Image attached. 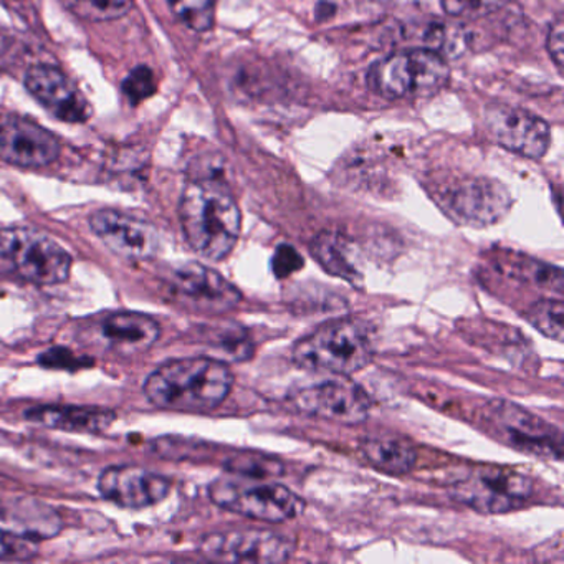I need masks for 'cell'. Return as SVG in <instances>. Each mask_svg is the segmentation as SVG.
I'll return each instance as SVG.
<instances>
[{"mask_svg": "<svg viewBox=\"0 0 564 564\" xmlns=\"http://www.w3.org/2000/svg\"><path fill=\"white\" fill-rule=\"evenodd\" d=\"M204 556L226 563H283L292 557L295 543L270 530H230L207 534L199 544Z\"/></svg>", "mask_w": 564, "mask_h": 564, "instance_id": "cell-10", "label": "cell"}, {"mask_svg": "<svg viewBox=\"0 0 564 564\" xmlns=\"http://www.w3.org/2000/svg\"><path fill=\"white\" fill-rule=\"evenodd\" d=\"M25 87L64 123H87L94 110L84 91L57 67L37 65L25 75Z\"/></svg>", "mask_w": 564, "mask_h": 564, "instance_id": "cell-17", "label": "cell"}, {"mask_svg": "<svg viewBox=\"0 0 564 564\" xmlns=\"http://www.w3.org/2000/svg\"><path fill=\"white\" fill-rule=\"evenodd\" d=\"M28 421L55 431L94 434L113 424L117 414L94 405H39L25 412Z\"/></svg>", "mask_w": 564, "mask_h": 564, "instance_id": "cell-19", "label": "cell"}, {"mask_svg": "<svg viewBox=\"0 0 564 564\" xmlns=\"http://www.w3.org/2000/svg\"><path fill=\"white\" fill-rule=\"evenodd\" d=\"M171 296L191 312L220 315L239 305L242 293L219 272L199 262L174 267L166 279Z\"/></svg>", "mask_w": 564, "mask_h": 564, "instance_id": "cell-9", "label": "cell"}, {"mask_svg": "<svg viewBox=\"0 0 564 564\" xmlns=\"http://www.w3.org/2000/svg\"><path fill=\"white\" fill-rule=\"evenodd\" d=\"M209 497L223 510L267 523L293 520L305 508V501L283 485L239 475L214 480Z\"/></svg>", "mask_w": 564, "mask_h": 564, "instance_id": "cell-6", "label": "cell"}, {"mask_svg": "<svg viewBox=\"0 0 564 564\" xmlns=\"http://www.w3.org/2000/svg\"><path fill=\"white\" fill-rule=\"evenodd\" d=\"M303 259L292 246H280L276 249L275 256L272 260L273 273L279 279H285V276L292 275L296 270L302 269Z\"/></svg>", "mask_w": 564, "mask_h": 564, "instance_id": "cell-31", "label": "cell"}, {"mask_svg": "<svg viewBox=\"0 0 564 564\" xmlns=\"http://www.w3.org/2000/svg\"><path fill=\"white\" fill-rule=\"evenodd\" d=\"M290 401L302 414L346 425L361 424L371 411L368 394L349 379L315 382L293 392Z\"/></svg>", "mask_w": 564, "mask_h": 564, "instance_id": "cell-11", "label": "cell"}, {"mask_svg": "<svg viewBox=\"0 0 564 564\" xmlns=\"http://www.w3.org/2000/svg\"><path fill=\"white\" fill-rule=\"evenodd\" d=\"M95 236L124 260H150L161 247L160 232L153 224L117 209L91 214Z\"/></svg>", "mask_w": 564, "mask_h": 564, "instance_id": "cell-15", "label": "cell"}, {"mask_svg": "<svg viewBox=\"0 0 564 564\" xmlns=\"http://www.w3.org/2000/svg\"><path fill=\"white\" fill-rule=\"evenodd\" d=\"M88 338L105 351L121 356L147 352L160 339L156 319L138 312H115L88 326Z\"/></svg>", "mask_w": 564, "mask_h": 564, "instance_id": "cell-18", "label": "cell"}, {"mask_svg": "<svg viewBox=\"0 0 564 564\" xmlns=\"http://www.w3.org/2000/svg\"><path fill=\"white\" fill-rule=\"evenodd\" d=\"M156 90V78L150 67H138L124 78L123 91L133 105L150 98Z\"/></svg>", "mask_w": 564, "mask_h": 564, "instance_id": "cell-30", "label": "cell"}, {"mask_svg": "<svg viewBox=\"0 0 564 564\" xmlns=\"http://www.w3.org/2000/svg\"><path fill=\"white\" fill-rule=\"evenodd\" d=\"M57 138L19 115L0 113V160L25 170L51 166L61 156Z\"/></svg>", "mask_w": 564, "mask_h": 564, "instance_id": "cell-12", "label": "cell"}, {"mask_svg": "<svg viewBox=\"0 0 564 564\" xmlns=\"http://www.w3.org/2000/svg\"><path fill=\"white\" fill-rule=\"evenodd\" d=\"M484 422L498 441L521 454L550 460L563 458L560 429L513 402L491 399L485 404Z\"/></svg>", "mask_w": 564, "mask_h": 564, "instance_id": "cell-7", "label": "cell"}, {"mask_svg": "<svg viewBox=\"0 0 564 564\" xmlns=\"http://www.w3.org/2000/svg\"><path fill=\"white\" fill-rule=\"evenodd\" d=\"M546 48L550 57L553 58L554 65L557 70L563 68L564 58V24L563 19H556L554 24H551L550 32H547Z\"/></svg>", "mask_w": 564, "mask_h": 564, "instance_id": "cell-32", "label": "cell"}, {"mask_svg": "<svg viewBox=\"0 0 564 564\" xmlns=\"http://www.w3.org/2000/svg\"><path fill=\"white\" fill-rule=\"evenodd\" d=\"M180 220L191 249L203 259H226L242 232V213L220 177H196L184 187Z\"/></svg>", "mask_w": 564, "mask_h": 564, "instance_id": "cell-1", "label": "cell"}, {"mask_svg": "<svg viewBox=\"0 0 564 564\" xmlns=\"http://www.w3.org/2000/svg\"><path fill=\"white\" fill-rule=\"evenodd\" d=\"M485 127L501 148L528 160H541L550 148L546 121L523 108L494 105L485 111Z\"/></svg>", "mask_w": 564, "mask_h": 564, "instance_id": "cell-14", "label": "cell"}, {"mask_svg": "<svg viewBox=\"0 0 564 564\" xmlns=\"http://www.w3.org/2000/svg\"><path fill=\"white\" fill-rule=\"evenodd\" d=\"M167 4L191 31H210L216 22V0H167Z\"/></svg>", "mask_w": 564, "mask_h": 564, "instance_id": "cell-25", "label": "cell"}, {"mask_svg": "<svg viewBox=\"0 0 564 564\" xmlns=\"http://www.w3.org/2000/svg\"><path fill=\"white\" fill-rule=\"evenodd\" d=\"M527 322L534 329L554 339V341H563L564 338V303L561 299H543L530 306L524 313Z\"/></svg>", "mask_w": 564, "mask_h": 564, "instance_id": "cell-24", "label": "cell"}, {"mask_svg": "<svg viewBox=\"0 0 564 564\" xmlns=\"http://www.w3.org/2000/svg\"><path fill=\"white\" fill-rule=\"evenodd\" d=\"M451 78L444 58L432 48H411L372 65L368 84L388 100L424 98L438 94Z\"/></svg>", "mask_w": 564, "mask_h": 564, "instance_id": "cell-5", "label": "cell"}, {"mask_svg": "<svg viewBox=\"0 0 564 564\" xmlns=\"http://www.w3.org/2000/svg\"><path fill=\"white\" fill-rule=\"evenodd\" d=\"M134 0H61L72 14L88 22H110L124 18Z\"/></svg>", "mask_w": 564, "mask_h": 564, "instance_id": "cell-23", "label": "cell"}, {"mask_svg": "<svg viewBox=\"0 0 564 564\" xmlns=\"http://www.w3.org/2000/svg\"><path fill=\"white\" fill-rule=\"evenodd\" d=\"M507 2L508 0H441V6L445 14L452 18L474 21L500 11Z\"/></svg>", "mask_w": 564, "mask_h": 564, "instance_id": "cell-29", "label": "cell"}, {"mask_svg": "<svg viewBox=\"0 0 564 564\" xmlns=\"http://www.w3.org/2000/svg\"><path fill=\"white\" fill-rule=\"evenodd\" d=\"M207 343L229 361H243L252 355V346L242 328L216 329Z\"/></svg>", "mask_w": 564, "mask_h": 564, "instance_id": "cell-27", "label": "cell"}, {"mask_svg": "<svg viewBox=\"0 0 564 564\" xmlns=\"http://www.w3.org/2000/svg\"><path fill=\"white\" fill-rule=\"evenodd\" d=\"M513 275L531 285L551 290L560 299L563 295V270L560 267L550 265L540 260H521L517 263Z\"/></svg>", "mask_w": 564, "mask_h": 564, "instance_id": "cell-26", "label": "cell"}, {"mask_svg": "<svg viewBox=\"0 0 564 564\" xmlns=\"http://www.w3.org/2000/svg\"><path fill=\"white\" fill-rule=\"evenodd\" d=\"M226 470L239 477L269 480V478L282 477L285 467L279 458L259 452H240L234 457L227 458Z\"/></svg>", "mask_w": 564, "mask_h": 564, "instance_id": "cell-22", "label": "cell"}, {"mask_svg": "<svg viewBox=\"0 0 564 564\" xmlns=\"http://www.w3.org/2000/svg\"><path fill=\"white\" fill-rule=\"evenodd\" d=\"M359 448H361L366 460L384 474H409L417 464V448L401 435H369V437L362 438Z\"/></svg>", "mask_w": 564, "mask_h": 564, "instance_id": "cell-21", "label": "cell"}, {"mask_svg": "<svg viewBox=\"0 0 564 564\" xmlns=\"http://www.w3.org/2000/svg\"><path fill=\"white\" fill-rule=\"evenodd\" d=\"M234 375L216 358H183L164 362L144 382V394L156 408L203 412L229 398Z\"/></svg>", "mask_w": 564, "mask_h": 564, "instance_id": "cell-2", "label": "cell"}, {"mask_svg": "<svg viewBox=\"0 0 564 564\" xmlns=\"http://www.w3.org/2000/svg\"><path fill=\"white\" fill-rule=\"evenodd\" d=\"M98 490L105 500L128 510L154 507L167 497L170 480L163 475L154 474L134 465H118L101 471Z\"/></svg>", "mask_w": 564, "mask_h": 564, "instance_id": "cell-16", "label": "cell"}, {"mask_svg": "<svg viewBox=\"0 0 564 564\" xmlns=\"http://www.w3.org/2000/svg\"><path fill=\"white\" fill-rule=\"evenodd\" d=\"M70 253L41 230L31 227L0 229V265L34 285H58L72 272Z\"/></svg>", "mask_w": 564, "mask_h": 564, "instance_id": "cell-4", "label": "cell"}, {"mask_svg": "<svg viewBox=\"0 0 564 564\" xmlns=\"http://www.w3.org/2000/svg\"><path fill=\"white\" fill-rule=\"evenodd\" d=\"M292 358L306 371L346 378L372 361L375 343L366 323L356 318L332 319L299 339Z\"/></svg>", "mask_w": 564, "mask_h": 564, "instance_id": "cell-3", "label": "cell"}, {"mask_svg": "<svg viewBox=\"0 0 564 564\" xmlns=\"http://www.w3.org/2000/svg\"><path fill=\"white\" fill-rule=\"evenodd\" d=\"M534 491L528 475L505 467H480L452 487L458 503L477 513L498 514L523 507Z\"/></svg>", "mask_w": 564, "mask_h": 564, "instance_id": "cell-8", "label": "cell"}, {"mask_svg": "<svg viewBox=\"0 0 564 564\" xmlns=\"http://www.w3.org/2000/svg\"><path fill=\"white\" fill-rule=\"evenodd\" d=\"M313 259L329 275L359 286L365 279L361 252L351 239L338 232H319L310 246Z\"/></svg>", "mask_w": 564, "mask_h": 564, "instance_id": "cell-20", "label": "cell"}, {"mask_svg": "<svg viewBox=\"0 0 564 564\" xmlns=\"http://www.w3.org/2000/svg\"><path fill=\"white\" fill-rule=\"evenodd\" d=\"M444 207L455 223L488 227L500 223L511 209V196L494 180L462 181L444 194Z\"/></svg>", "mask_w": 564, "mask_h": 564, "instance_id": "cell-13", "label": "cell"}, {"mask_svg": "<svg viewBox=\"0 0 564 564\" xmlns=\"http://www.w3.org/2000/svg\"><path fill=\"white\" fill-rule=\"evenodd\" d=\"M39 556V543L28 534L0 528V563L31 561Z\"/></svg>", "mask_w": 564, "mask_h": 564, "instance_id": "cell-28", "label": "cell"}]
</instances>
